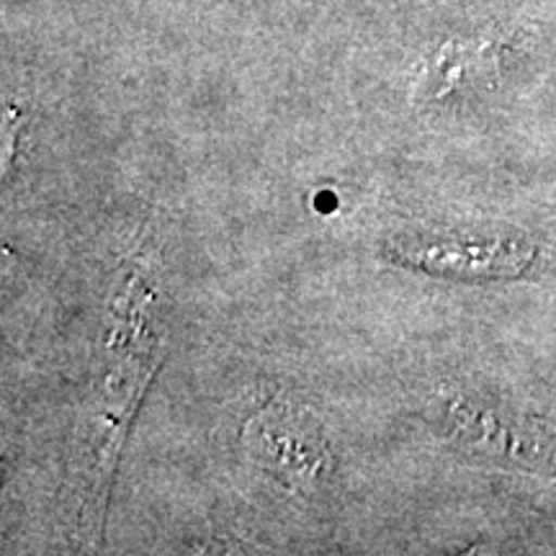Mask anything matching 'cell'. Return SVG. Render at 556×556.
<instances>
[{
  "label": "cell",
  "instance_id": "obj_1",
  "mask_svg": "<svg viewBox=\"0 0 556 556\" xmlns=\"http://www.w3.org/2000/svg\"><path fill=\"white\" fill-rule=\"evenodd\" d=\"M157 294L150 274L135 268L116 291L106 319V368L88 420L80 469V528L96 541L106 513L109 482L119 456L124 433L139 400L163 358V340L155 325Z\"/></svg>",
  "mask_w": 556,
  "mask_h": 556
},
{
  "label": "cell",
  "instance_id": "obj_2",
  "mask_svg": "<svg viewBox=\"0 0 556 556\" xmlns=\"http://www.w3.org/2000/svg\"><path fill=\"white\" fill-rule=\"evenodd\" d=\"M248 456L294 492H315L328 482L332 454L315 417L291 405H268L242 430Z\"/></svg>",
  "mask_w": 556,
  "mask_h": 556
},
{
  "label": "cell",
  "instance_id": "obj_3",
  "mask_svg": "<svg viewBox=\"0 0 556 556\" xmlns=\"http://www.w3.org/2000/svg\"><path fill=\"white\" fill-rule=\"evenodd\" d=\"M392 261L428 274H518L531 261V250L513 242L475 240H400L387 250Z\"/></svg>",
  "mask_w": 556,
  "mask_h": 556
}]
</instances>
